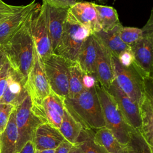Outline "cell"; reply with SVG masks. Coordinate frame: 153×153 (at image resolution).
Returning a JSON list of instances; mask_svg holds the SVG:
<instances>
[{"label": "cell", "mask_w": 153, "mask_h": 153, "mask_svg": "<svg viewBox=\"0 0 153 153\" xmlns=\"http://www.w3.org/2000/svg\"><path fill=\"white\" fill-rule=\"evenodd\" d=\"M32 12L11 38L3 44L10 67L22 76L25 83L36 51L31 31Z\"/></svg>", "instance_id": "obj_1"}, {"label": "cell", "mask_w": 153, "mask_h": 153, "mask_svg": "<svg viewBox=\"0 0 153 153\" xmlns=\"http://www.w3.org/2000/svg\"><path fill=\"white\" fill-rule=\"evenodd\" d=\"M65 108L82 128L94 130L105 127L102 108L95 86L84 89L78 94L63 98Z\"/></svg>", "instance_id": "obj_2"}, {"label": "cell", "mask_w": 153, "mask_h": 153, "mask_svg": "<svg viewBox=\"0 0 153 153\" xmlns=\"http://www.w3.org/2000/svg\"><path fill=\"white\" fill-rule=\"evenodd\" d=\"M105 127L110 130L123 146L129 142V125L126 122L115 101L97 81L95 84Z\"/></svg>", "instance_id": "obj_3"}, {"label": "cell", "mask_w": 153, "mask_h": 153, "mask_svg": "<svg viewBox=\"0 0 153 153\" xmlns=\"http://www.w3.org/2000/svg\"><path fill=\"white\" fill-rule=\"evenodd\" d=\"M90 32L78 23L68 11L64 28L53 53L71 62H76L79 49Z\"/></svg>", "instance_id": "obj_4"}, {"label": "cell", "mask_w": 153, "mask_h": 153, "mask_svg": "<svg viewBox=\"0 0 153 153\" xmlns=\"http://www.w3.org/2000/svg\"><path fill=\"white\" fill-rule=\"evenodd\" d=\"M111 61L114 80L117 85L139 106L144 97L142 73L134 62L128 67L123 66L117 57L111 54Z\"/></svg>", "instance_id": "obj_5"}, {"label": "cell", "mask_w": 153, "mask_h": 153, "mask_svg": "<svg viewBox=\"0 0 153 153\" xmlns=\"http://www.w3.org/2000/svg\"><path fill=\"white\" fill-rule=\"evenodd\" d=\"M47 3H39L32 12L31 31L36 51L44 62L53 54L47 26Z\"/></svg>", "instance_id": "obj_6"}, {"label": "cell", "mask_w": 153, "mask_h": 153, "mask_svg": "<svg viewBox=\"0 0 153 153\" xmlns=\"http://www.w3.org/2000/svg\"><path fill=\"white\" fill-rule=\"evenodd\" d=\"M43 62L51 91L65 98L69 94V60L53 54Z\"/></svg>", "instance_id": "obj_7"}, {"label": "cell", "mask_w": 153, "mask_h": 153, "mask_svg": "<svg viewBox=\"0 0 153 153\" xmlns=\"http://www.w3.org/2000/svg\"><path fill=\"white\" fill-rule=\"evenodd\" d=\"M25 88L31 99L32 107L39 106L51 91L43 62L36 51L33 63L28 74Z\"/></svg>", "instance_id": "obj_8"}, {"label": "cell", "mask_w": 153, "mask_h": 153, "mask_svg": "<svg viewBox=\"0 0 153 153\" xmlns=\"http://www.w3.org/2000/svg\"><path fill=\"white\" fill-rule=\"evenodd\" d=\"M143 36L136 45L131 47L134 56V63L143 76L152 75L153 51V14L151 10L149 18L142 28Z\"/></svg>", "instance_id": "obj_9"}, {"label": "cell", "mask_w": 153, "mask_h": 153, "mask_svg": "<svg viewBox=\"0 0 153 153\" xmlns=\"http://www.w3.org/2000/svg\"><path fill=\"white\" fill-rule=\"evenodd\" d=\"M16 123L18 131V152L28 141H32L35 129L42 123L32 112V102L29 95L21 104L16 107Z\"/></svg>", "instance_id": "obj_10"}, {"label": "cell", "mask_w": 153, "mask_h": 153, "mask_svg": "<svg viewBox=\"0 0 153 153\" xmlns=\"http://www.w3.org/2000/svg\"><path fill=\"white\" fill-rule=\"evenodd\" d=\"M115 101L126 122L137 130H141V120L139 106L127 96L113 80L109 88L106 90Z\"/></svg>", "instance_id": "obj_11"}, {"label": "cell", "mask_w": 153, "mask_h": 153, "mask_svg": "<svg viewBox=\"0 0 153 153\" xmlns=\"http://www.w3.org/2000/svg\"><path fill=\"white\" fill-rule=\"evenodd\" d=\"M63 98L51 91L36 107L32 106V112L42 121L59 128L64 113Z\"/></svg>", "instance_id": "obj_12"}, {"label": "cell", "mask_w": 153, "mask_h": 153, "mask_svg": "<svg viewBox=\"0 0 153 153\" xmlns=\"http://www.w3.org/2000/svg\"><path fill=\"white\" fill-rule=\"evenodd\" d=\"M38 4L33 0L27 5H21L17 11L7 16L0 23V44H4L11 38Z\"/></svg>", "instance_id": "obj_13"}, {"label": "cell", "mask_w": 153, "mask_h": 153, "mask_svg": "<svg viewBox=\"0 0 153 153\" xmlns=\"http://www.w3.org/2000/svg\"><path fill=\"white\" fill-rule=\"evenodd\" d=\"M68 12L78 23L88 29L91 34L102 29L93 2L77 1L69 7Z\"/></svg>", "instance_id": "obj_14"}, {"label": "cell", "mask_w": 153, "mask_h": 153, "mask_svg": "<svg viewBox=\"0 0 153 153\" xmlns=\"http://www.w3.org/2000/svg\"><path fill=\"white\" fill-rule=\"evenodd\" d=\"M25 84L22 76L10 67L6 85L0 99V103H9L14 107L18 106L28 96Z\"/></svg>", "instance_id": "obj_15"}, {"label": "cell", "mask_w": 153, "mask_h": 153, "mask_svg": "<svg viewBox=\"0 0 153 153\" xmlns=\"http://www.w3.org/2000/svg\"><path fill=\"white\" fill-rule=\"evenodd\" d=\"M65 139L59 128L48 123H42L34 132L32 142L35 150L56 149Z\"/></svg>", "instance_id": "obj_16"}, {"label": "cell", "mask_w": 153, "mask_h": 153, "mask_svg": "<svg viewBox=\"0 0 153 153\" xmlns=\"http://www.w3.org/2000/svg\"><path fill=\"white\" fill-rule=\"evenodd\" d=\"M69 7H56L47 4V26L53 51L62 35Z\"/></svg>", "instance_id": "obj_17"}, {"label": "cell", "mask_w": 153, "mask_h": 153, "mask_svg": "<svg viewBox=\"0 0 153 153\" xmlns=\"http://www.w3.org/2000/svg\"><path fill=\"white\" fill-rule=\"evenodd\" d=\"M94 37L97 42L96 78L103 88L107 90L114 80L111 54L100 39Z\"/></svg>", "instance_id": "obj_18"}, {"label": "cell", "mask_w": 153, "mask_h": 153, "mask_svg": "<svg viewBox=\"0 0 153 153\" xmlns=\"http://www.w3.org/2000/svg\"><path fill=\"white\" fill-rule=\"evenodd\" d=\"M96 58L97 42L94 35L90 34L84 41L76 62L84 72L91 74L96 78Z\"/></svg>", "instance_id": "obj_19"}, {"label": "cell", "mask_w": 153, "mask_h": 153, "mask_svg": "<svg viewBox=\"0 0 153 153\" xmlns=\"http://www.w3.org/2000/svg\"><path fill=\"white\" fill-rule=\"evenodd\" d=\"M17 139L15 108L10 114L5 130L0 133V153H17Z\"/></svg>", "instance_id": "obj_20"}, {"label": "cell", "mask_w": 153, "mask_h": 153, "mask_svg": "<svg viewBox=\"0 0 153 153\" xmlns=\"http://www.w3.org/2000/svg\"><path fill=\"white\" fill-rule=\"evenodd\" d=\"M122 26L123 25H121L108 32L100 30L99 32L92 33L100 39L110 54L116 57L121 52L130 47L122 41L119 36V32Z\"/></svg>", "instance_id": "obj_21"}, {"label": "cell", "mask_w": 153, "mask_h": 153, "mask_svg": "<svg viewBox=\"0 0 153 153\" xmlns=\"http://www.w3.org/2000/svg\"><path fill=\"white\" fill-rule=\"evenodd\" d=\"M141 120L140 132L143 136L152 147L153 146V106L152 100L144 96L139 105Z\"/></svg>", "instance_id": "obj_22"}, {"label": "cell", "mask_w": 153, "mask_h": 153, "mask_svg": "<svg viewBox=\"0 0 153 153\" xmlns=\"http://www.w3.org/2000/svg\"><path fill=\"white\" fill-rule=\"evenodd\" d=\"M93 5L97 13L98 21L102 29L101 30L105 32H108L121 25L118 13L114 7L98 5L94 2Z\"/></svg>", "instance_id": "obj_23"}, {"label": "cell", "mask_w": 153, "mask_h": 153, "mask_svg": "<svg viewBox=\"0 0 153 153\" xmlns=\"http://www.w3.org/2000/svg\"><path fill=\"white\" fill-rule=\"evenodd\" d=\"M94 140L107 153H121L122 145L114 136L112 132L106 127L94 131Z\"/></svg>", "instance_id": "obj_24"}, {"label": "cell", "mask_w": 153, "mask_h": 153, "mask_svg": "<svg viewBox=\"0 0 153 153\" xmlns=\"http://www.w3.org/2000/svg\"><path fill=\"white\" fill-rule=\"evenodd\" d=\"M59 129L66 140L72 145H75L82 127L65 108L63 118Z\"/></svg>", "instance_id": "obj_25"}, {"label": "cell", "mask_w": 153, "mask_h": 153, "mask_svg": "<svg viewBox=\"0 0 153 153\" xmlns=\"http://www.w3.org/2000/svg\"><path fill=\"white\" fill-rule=\"evenodd\" d=\"M84 72L77 62L69 61V94L74 97L78 94L84 88L82 85Z\"/></svg>", "instance_id": "obj_26"}, {"label": "cell", "mask_w": 153, "mask_h": 153, "mask_svg": "<svg viewBox=\"0 0 153 153\" xmlns=\"http://www.w3.org/2000/svg\"><path fill=\"white\" fill-rule=\"evenodd\" d=\"M94 131L82 128L74 145L78 146L82 153H107L95 142Z\"/></svg>", "instance_id": "obj_27"}, {"label": "cell", "mask_w": 153, "mask_h": 153, "mask_svg": "<svg viewBox=\"0 0 153 153\" xmlns=\"http://www.w3.org/2000/svg\"><path fill=\"white\" fill-rule=\"evenodd\" d=\"M136 153H152V147L146 142L140 131L129 126L128 144Z\"/></svg>", "instance_id": "obj_28"}, {"label": "cell", "mask_w": 153, "mask_h": 153, "mask_svg": "<svg viewBox=\"0 0 153 153\" xmlns=\"http://www.w3.org/2000/svg\"><path fill=\"white\" fill-rule=\"evenodd\" d=\"M119 36L123 42L131 47L142 39L143 33L142 29L134 27H124L123 26L120 30Z\"/></svg>", "instance_id": "obj_29"}, {"label": "cell", "mask_w": 153, "mask_h": 153, "mask_svg": "<svg viewBox=\"0 0 153 153\" xmlns=\"http://www.w3.org/2000/svg\"><path fill=\"white\" fill-rule=\"evenodd\" d=\"M15 108L11 104L0 103V133L5 130L10 114Z\"/></svg>", "instance_id": "obj_30"}, {"label": "cell", "mask_w": 153, "mask_h": 153, "mask_svg": "<svg viewBox=\"0 0 153 153\" xmlns=\"http://www.w3.org/2000/svg\"><path fill=\"white\" fill-rule=\"evenodd\" d=\"M117 59L123 66H130L134 62V56L131 47L121 52L117 57Z\"/></svg>", "instance_id": "obj_31"}, {"label": "cell", "mask_w": 153, "mask_h": 153, "mask_svg": "<svg viewBox=\"0 0 153 153\" xmlns=\"http://www.w3.org/2000/svg\"><path fill=\"white\" fill-rule=\"evenodd\" d=\"M10 68V63L8 60H7L0 71V99L3 94V93L6 85L7 75H8V72Z\"/></svg>", "instance_id": "obj_32"}, {"label": "cell", "mask_w": 153, "mask_h": 153, "mask_svg": "<svg viewBox=\"0 0 153 153\" xmlns=\"http://www.w3.org/2000/svg\"><path fill=\"white\" fill-rule=\"evenodd\" d=\"M152 75H145L143 76V87L144 96L152 100Z\"/></svg>", "instance_id": "obj_33"}, {"label": "cell", "mask_w": 153, "mask_h": 153, "mask_svg": "<svg viewBox=\"0 0 153 153\" xmlns=\"http://www.w3.org/2000/svg\"><path fill=\"white\" fill-rule=\"evenodd\" d=\"M82 81L84 88L89 90L95 86L97 79L93 75L84 72Z\"/></svg>", "instance_id": "obj_34"}, {"label": "cell", "mask_w": 153, "mask_h": 153, "mask_svg": "<svg viewBox=\"0 0 153 153\" xmlns=\"http://www.w3.org/2000/svg\"><path fill=\"white\" fill-rule=\"evenodd\" d=\"M21 5H9L2 0H0V15L11 14L17 11Z\"/></svg>", "instance_id": "obj_35"}, {"label": "cell", "mask_w": 153, "mask_h": 153, "mask_svg": "<svg viewBox=\"0 0 153 153\" xmlns=\"http://www.w3.org/2000/svg\"><path fill=\"white\" fill-rule=\"evenodd\" d=\"M42 1L45 2L50 5L62 7H69L76 2V0H42Z\"/></svg>", "instance_id": "obj_36"}, {"label": "cell", "mask_w": 153, "mask_h": 153, "mask_svg": "<svg viewBox=\"0 0 153 153\" xmlns=\"http://www.w3.org/2000/svg\"><path fill=\"white\" fill-rule=\"evenodd\" d=\"M72 144L65 139L59 146L56 148L54 153H68L72 146Z\"/></svg>", "instance_id": "obj_37"}, {"label": "cell", "mask_w": 153, "mask_h": 153, "mask_svg": "<svg viewBox=\"0 0 153 153\" xmlns=\"http://www.w3.org/2000/svg\"><path fill=\"white\" fill-rule=\"evenodd\" d=\"M35 149L32 141H28L21 150L17 153H35Z\"/></svg>", "instance_id": "obj_38"}, {"label": "cell", "mask_w": 153, "mask_h": 153, "mask_svg": "<svg viewBox=\"0 0 153 153\" xmlns=\"http://www.w3.org/2000/svg\"><path fill=\"white\" fill-rule=\"evenodd\" d=\"M7 60V55L5 53L4 45L0 44V71Z\"/></svg>", "instance_id": "obj_39"}, {"label": "cell", "mask_w": 153, "mask_h": 153, "mask_svg": "<svg viewBox=\"0 0 153 153\" xmlns=\"http://www.w3.org/2000/svg\"><path fill=\"white\" fill-rule=\"evenodd\" d=\"M121 153H136V152L133 149V148L131 146H130L128 145H127L123 146Z\"/></svg>", "instance_id": "obj_40"}, {"label": "cell", "mask_w": 153, "mask_h": 153, "mask_svg": "<svg viewBox=\"0 0 153 153\" xmlns=\"http://www.w3.org/2000/svg\"><path fill=\"white\" fill-rule=\"evenodd\" d=\"M56 149H45L35 150V153H54Z\"/></svg>", "instance_id": "obj_41"}, {"label": "cell", "mask_w": 153, "mask_h": 153, "mask_svg": "<svg viewBox=\"0 0 153 153\" xmlns=\"http://www.w3.org/2000/svg\"><path fill=\"white\" fill-rule=\"evenodd\" d=\"M68 153H82V152L78 146L73 145Z\"/></svg>", "instance_id": "obj_42"}, {"label": "cell", "mask_w": 153, "mask_h": 153, "mask_svg": "<svg viewBox=\"0 0 153 153\" xmlns=\"http://www.w3.org/2000/svg\"><path fill=\"white\" fill-rule=\"evenodd\" d=\"M12 14V13H11ZM11 14H2V15H0V23L7 17L8 16V15H10Z\"/></svg>", "instance_id": "obj_43"}, {"label": "cell", "mask_w": 153, "mask_h": 153, "mask_svg": "<svg viewBox=\"0 0 153 153\" xmlns=\"http://www.w3.org/2000/svg\"><path fill=\"white\" fill-rule=\"evenodd\" d=\"M76 2H77V1H80L81 0H76ZM97 1H98L99 2H102V3H103V2H105L103 0H97Z\"/></svg>", "instance_id": "obj_44"}]
</instances>
